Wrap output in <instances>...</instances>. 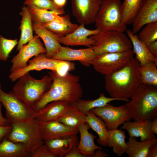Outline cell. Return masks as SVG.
<instances>
[{
  "instance_id": "obj_18",
  "label": "cell",
  "mask_w": 157,
  "mask_h": 157,
  "mask_svg": "<svg viewBox=\"0 0 157 157\" xmlns=\"http://www.w3.org/2000/svg\"><path fill=\"white\" fill-rule=\"evenodd\" d=\"M73 105L65 101H52L39 110L35 118L41 122L57 120Z\"/></svg>"
},
{
  "instance_id": "obj_12",
  "label": "cell",
  "mask_w": 157,
  "mask_h": 157,
  "mask_svg": "<svg viewBox=\"0 0 157 157\" xmlns=\"http://www.w3.org/2000/svg\"><path fill=\"white\" fill-rule=\"evenodd\" d=\"M103 0H72V13L80 24L94 23Z\"/></svg>"
},
{
  "instance_id": "obj_42",
  "label": "cell",
  "mask_w": 157,
  "mask_h": 157,
  "mask_svg": "<svg viewBox=\"0 0 157 157\" xmlns=\"http://www.w3.org/2000/svg\"><path fill=\"white\" fill-rule=\"evenodd\" d=\"M147 47L149 52L157 58V40L150 44Z\"/></svg>"
},
{
  "instance_id": "obj_35",
  "label": "cell",
  "mask_w": 157,
  "mask_h": 157,
  "mask_svg": "<svg viewBox=\"0 0 157 157\" xmlns=\"http://www.w3.org/2000/svg\"><path fill=\"white\" fill-rule=\"evenodd\" d=\"M138 35L139 40L147 46L157 40V22L147 24Z\"/></svg>"
},
{
  "instance_id": "obj_2",
  "label": "cell",
  "mask_w": 157,
  "mask_h": 157,
  "mask_svg": "<svg viewBox=\"0 0 157 157\" xmlns=\"http://www.w3.org/2000/svg\"><path fill=\"white\" fill-rule=\"evenodd\" d=\"M138 61L133 57L124 66L110 74L105 75V88L111 97L129 102L141 83Z\"/></svg>"
},
{
  "instance_id": "obj_43",
  "label": "cell",
  "mask_w": 157,
  "mask_h": 157,
  "mask_svg": "<svg viewBox=\"0 0 157 157\" xmlns=\"http://www.w3.org/2000/svg\"><path fill=\"white\" fill-rule=\"evenodd\" d=\"M2 105L0 102V125L6 126H10V124L7 119L4 117L2 113Z\"/></svg>"
},
{
  "instance_id": "obj_16",
  "label": "cell",
  "mask_w": 157,
  "mask_h": 157,
  "mask_svg": "<svg viewBox=\"0 0 157 157\" xmlns=\"http://www.w3.org/2000/svg\"><path fill=\"white\" fill-rule=\"evenodd\" d=\"M157 22V0H144L132 24V32L136 34L147 24Z\"/></svg>"
},
{
  "instance_id": "obj_8",
  "label": "cell",
  "mask_w": 157,
  "mask_h": 157,
  "mask_svg": "<svg viewBox=\"0 0 157 157\" xmlns=\"http://www.w3.org/2000/svg\"><path fill=\"white\" fill-rule=\"evenodd\" d=\"M94 41L92 47L96 55L123 52L132 48L131 42L124 32L109 30L100 31L89 36Z\"/></svg>"
},
{
  "instance_id": "obj_20",
  "label": "cell",
  "mask_w": 157,
  "mask_h": 157,
  "mask_svg": "<svg viewBox=\"0 0 157 157\" xmlns=\"http://www.w3.org/2000/svg\"><path fill=\"white\" fill-rule=\"evenodd\" d=\"M152 120L126 122L120 126V129H125L130 138L140 137L141 141L151 140L156 138L151 130Z\"/></svg>"
},
{
  "instance_id": "obj_24",
  "label": "cell",
  "mask_w": 157,
  "mask_h": 157,
  "mask_svg": "<svg viewBox=\"0 0 157 157\" xmlns=\"http://www.w3.org/2000/svg\"><path fill=\"white\" fill-rule=\"evenodd\" d=\"M126 31L131 42L133 51L135 55V58L139 62L140 66H143L150 61L157 63V58L149 52L147 46L139 40L138 35L133 34L130 29H127Z\"/></svg>"
},
{
  "instance_id": "obj_7",
  "label": "cell",
  "mask_w": 157,
  "mask_h": 157,
  "mask_svg": "<svg viewBox=\"0 0 157 157\" xmlns=\"http://www.w3.org/2000/svg\"><path fill=\"white\" fill-rule=\"evenodd\" d=\"M75 68L73 63L48 58L45 53H42L30 59L25 67L11 72L9 77L12 81L14 82L31 71L44 69L50 70L60 76H64Z\"/></svg>"
},
{
  "instance_id": "obj_27",
  "label": "cell",
  "mask_w": 157,
  "mask_h": 157,
  "mask_svg": "<svg viewBox=\"0 0 157 157\" xmlns=\"http://www.w3.org/2000/svg\"><path fill=\"white\" fill-rule=\"evenodd\" d=\"M115 100H120L128 102L126 100L118 98L107 97L102 93L99 97L94 100H85L80 99L74 105L78 110L86 115L93 109L105 106L110 102Z\"/></svg>"
},
{
  "instance_id": "obj_33",
  "label": "cell",
  "mask_w": 157,
  "mask_h": 157,
  "mask_svg": "<svg viewBox=\"0 0 157 157\" xmlns=\"http://www.w3.org/2000/svg\"><path fill=\"white\" fill-rule=\"evenodd\" d=\"M143 1L144 0H124L122 3L123 21L126 25L132 24Z\"/></svg>"
},
{
  "instance_id": "obj_25",
  "label": "cell",
  "mask_w": 157,
  "mask_h": 157,
  "mask_svg": "<svg viewBox=\"0 0 157 157\" xmlns=\"http://www.w3.org/2000/svg\"><path fill=\"white\" fill-rule=\"evenodd\" d=\"M62 16V21L56 20L41 25L59 38L70 34L76 30L79 25L71 22L69 15H63Z\"/></svg>"
},
{
  "instance_id": "obj_36",
  "label": "cell",
  "mask_w": 157,
  "mask_h": 157,
  "mask_svg": "<svg viewBox=\"0 0 157 157\" xmlns=\"http://www.w3.org/2000/svg\"><path fill=\"white\" fill-rule=\"evenodd\" d=\"M24 4L27 6L54 11L60 15H64L65 13L64 8L57 7L52 0H25Z\"/></svg>"
},
{
  "instance_id": "obj_10",
  "label": "cell",
  "mask_w": 157,
  "mask_h": 157,
  "mask_svg": "<svg viewBox=\"0 0 157 157\" xmlns=\"http://www.w3.org/2000/svg\"><path fill=\"white\" fill-rule=\"evenodd\" d=\"M133 55L131 49L123 52L96 55L90 64L96 71L105 76L123 67L134 57Z\"/></svg>"
},
{
  "instance_id": "obj_5",
  "label": "cell",
  "mask_w": 157,
  "mask_h": 157,
  "mask_svg": "<svg viewBox=\"0 0 157 157\" xmlns=\"http://www.w3.org/2000/svg\"><path fill=\"white\" fill-rule=\"evenodd\" d=\"M10 125L11 131L4 138L24 144L30 153L44 143L40 131L39 121L35 118L27 121L13 122Z\"/></svg>"
},
{
  "instance_id": "obj_31",
  "label": "cell",
  "mask_w": 157,
  "mask_h": 157,
  "mask_svg": "<svg viewBox=\"0 0 157 157\" xmlns=\"http://www.w3.org/2000/svg\"><path fill=\"white\" fill-rule=\"evenodd\" d=\"M86 117L73 105L57 120L69 127L78 129L81 124L86 122Z\"/></svg>"
},
{
  "instance_id": "obj_22",
  "label": "cell",
  "mask_w": 157,
  "mask_h": 157,
  "mask_svg": "<svg viewBox=\"0 0 157 157\" xmlns=\"http://www.w3.org/2000/svg\"><path fill=\"white\" fill-rule=\"evenodd\" d=\"M90 128L86 122L81 124L78 128L80 137L77 147L86 157H93L95 151L97 149L104 150L95 144L94 140L97 136L89 132Z\"/></svg>"
},
{
  "instance_id": "obj_17",
  "label": "cell",
  "mask_w": 157,
  "mask_h": 157,
  "mask_svg": "<svg viewBox=\"0 0 157 157\" xmlns=\"http://www.w3.org/2000/svg\"><path fill=\"white\" fill-rule=\"evenodd\" d=\"M77 135H66L45 140L44 144L57 157H65L77 146L79 141Z\"/></svg>"
},
{
  "instance_id": "obj_15",
  "label": "cell",
  "mask_w": 157,
  "mask_h": 157,
  "mask_svg": "<svg viewBox=\"0 0 157 157\" xmlns=\"http://www.w3.org/2000/svg\"><path fill=\"white\" fill-rule=\"evenodd\" d=\"M85 25L80 24L78 28L72 33L58 38L60 44L65 45L83 46L91 47L94 44L93 40L89 36L99 33L98 29L89 30L86 28Z\"/></svg>"
},
{
  "instance_id": "obj_44",
  "label": "cell",
  "mask_w": 157,
  "mask_h": 157,
  "mask_svg": "<svg viewBox=\"0 0 157 157\" xmlns=\"http://www.w3.org/2000/svg\"><path fill=\"white\" fill-rule=\"evenodd\" d=\"M54 4L60 8H63L65 6L67 0H52Z\"/></svg>"
},
{
  "instance_id": "obj_13",
  "label": "cell",
  "mask_w": 157,
  "mask_h": 157,
  "mask_svg": "<svg viewBox=\"0 0 157 157\" xmlns=\"http://www.w3.org/2000/svg\"><path fill=\"white\" fill-rule=\"evenodd\" d=\"M18 51L11 61V72L25 67L31 58L45 53L46 51L40 37L36 35L27 44L23 45Z\"/></svg>"
},
{
  "instance_id": "obj_38",
  "label": "cell",
  "mask_w": 157,
  "mask_h": 157,
  "mask_svg": "<svg viewBox=\"0 0 157 157\" xmlns=\"http://www.w3.org/2000/svg\"><path fill=\"white\" fill-rule=\"evenodd\" d=\"M30 154L32 157H57L49 151L44 143L38 147Z\"/></svg>"
},
{
  "instance_id": "obj_41",
  "label": "cell",
  "mask_w": 157,
  "mask_h": 157,
  "mask_svg": "<svg viewBox=\"0 0 157 157\" xmlns=\"http://www.w3.org/2000/svg\"><path fill=\"white\" fill-rule=\"evenodd\" d=\"M157 157V142H156L149 147L146 157Z\"/></svg>"
},
{
  "instance_id": "obj_1",
  "label": "cell",
  "mask_w": 157,
  "mask_h": 157,
  "mask_svg": "<svg viewBox=\"0 0 157 157\" xmlns=\"http://www.w3.org/2000/svg\"><path fill=\"white\" fill-rule=\"evenodd\" d=\"M49 75L52 79L49 90L32 107L36 112L53 101H65L74 105L83 95V90L79 82L80 78L69 72L60 76L51 71Z\"/></svg>"
},
{
  "instance_id": "obj_14",
  "label": "cell",
  "mask_w": 157,
  "mask_h": 157,
  "mask_svg": "<svg viewBox=\"0 0 157 157\" xmlns=\"http://www.w3.org/2000/svg\"><path fill=\"white\" fill-rule=\"evenodd\" d=\"M96 55L92 47L74 49L62 46L51 58L69 62L79 61L83 65L89 67Z\"/></svg>"
},
{
  "instance_id": "obj_40",
  "label": "cell",
  "mask_w": 157,
  "mask_h": 157,
  "mask_svg": "<svg viewBox=\"0 0 157 157\" xmlns=\"http://www.w3.org/2000/svg\"><path fill=\"white\" fill-rule=\"evenodd\" d=\"M65 157H86L78 149L77 146L74 148Z\"/></svg>"
},
{
  "instance_id": "obj_26",
  "label": "cell",
  "mask_w": 157,
  "mask_h": 157,
  "mask_svg": "<svg viewBox=\"0 0 157 157\" xmlns=\"http://www.w3.org/2000/svg\"><path fill=\"white\" fill-rule=\"evenodd\" d=\"M30 153L24 144L5 138L0 142V157H30Z\"/></svg>"
},
{
  "instance_id": "obj_19",
  "label": "cell",
  "mask_w": 157,
  "mask_h": 157,
  "mask_svg": "<svg viewBox=\"0 0 157 157\" xmlns=\"http://www.w3.org/2000/svg\"><path fill=\"white\" fill-rule=\"evenodd\" d=\"M39 122L40 131L44 141L66 135L77 134L79 133L78 129L69 127L57 120Z\"/></svg>"
},
{
  "instance_id": "obj_37",
  "label": "cell",
  "mask_w": 157,
  "mask_h": 157,
  "mask_svg": "<svg viewBox=\"0 0 157 157\" xmlns=\"http://www.w3.org/2000/svg\"><path fill=\"white\" fill-rule=\"evenodd\" d=\"M17 39L6 38L0 35V60L6 61L9 55L18 43Z\"/></svg>"
},
{
  "instance_id": "obj_6",
  "label": "cell",
  "mask_w": 157,
  "mask_h": 157,
  "mask_svg": "<svg viewBox=\"0 0 157 157\" xmlns=\"http://www.w3.org/2000/svg\"><path fill=\"white\" fill-rule=\"evenodd\" d=\"M94 23L96 28L100 31H126L127 25L123 21L120 0H103Z\"/></svg>"
},
{
  "instance_id": "obj_29",
  "label": "cell",
  "mask_w": 157,
  "mask_h": 157,
  "mask_svg": "<svg viewBox=\"0 0 157 157\" xmlns=\"http://www.w3.org/2000/svg\"><path fill=\"white\" fill-rule=\"evenodd\" d=\"M156 142V138L139 142L135 137L129 138L126 142L127 148L125 153L129 157H146L150 147Z\"/></svg>"
},
{
  "instance_id": "obj_23",
  "label": "cell",
  "mask_w": 157,
  "mask_h": 157,
  "mask_svg": "<svg viewBox=\"0 0 157 157\" xmlns=\"http://www.w3.org/2000/svg\"><path fill=\"white\" fill-rule=\"evenodd\" d=\"M20 15L22 17L19 27L21 35L16 49L18 51L34 37L32 17L28 6L24 5L22 7Z\"/></svg>"
},
{
  "instance_id": "obj_11",
  "label": "cell",
  "mask_w": 157,
  "mask_h": 157,
  "mask_svg": "<svg viewBox=\"0 0 157 157\" xmlns=\"http://www.w3.org/2000/svg\"><path fill=\"white\" fill-rule=\"evenodd\" d=\"M90 111L103 121L108 131L117 129L120 125L131 119L124 105L116 107L109 103L105 106L93 109Z\"/></svg>"
},
{
  "instance_id": "obj_45",
  "label": "cell",
  "mask_w": 157,
  "mask_h": 157,
  "mask_svg": "<svg viewBox=\"0 0 157 157\" xmlns=\"http://www.w3.org/2000/svg\"><path fill=\"white\" fill-rule=\"evenodd\" d=\"M101 150L102 149H99L95 152L93 157H108L109 156L108 154Z\"/></svg>"
},
{
  "instance_id": "obj_46",
  "label": "cell",
  "mask_w": 157,
  "mask_h": 157,
  "mask_svg": "<svg viewBox=\"0 0 157 157\" xmlns=\"http://www.w3.org/2000/svg\"><path fill=\"white\" fill-rule=\"evenodd\" d=\"M151 130L153 133L157 134V117L152 120Z\"/></svg>"
},
{
  "instance_id": "obj_30",
  "label": "cell",
  "mask_w": 157,
  "mask_h": 157,
  "mask_svg": "<svg viewBox=\"0 0 157 157\" xmlns=\"http://www.w3.org/2000/svg\"><path fill=\"white\" fill-rule=\"evenodd\" d=\"M86 122L90 128L98 135V143L101 146L107 147V136L108 131L103 121L90 111L86 114Z\"/></svg>"
},
{
  "instance_id": "obj_4",
  "label": "cell",
  "mask_w": 157,
  "mask_h": 157,
  "mask_svg": "<svg viewBox=\"0 0 157 157\" xmlns=\"http://www.w3.org/2000/svg\"><path fill=\"white\" fill-rule=\"evenodd\" d=\"M18 80L12 91L32 108L49 90L52 83L49 75L38 79L32 77L29 72Z\"/></svg>"
},
{
  "instance_id": "obj_21",
  "label": "cell",
  "mask_w": 157,
  "mask_h": 157,
  "mask_svg": "<svg viewBox=\"0 0 157 157\" xmlns=\"http://www.w3.org/2000/svg\"><path fill=\"white\" fill-rule=\"evenodd\" d=\"M33 31L44 42L46 56L51 58L62 46L59 37L38 23L33 22Z\"/></svg>"
},
{
  "instance_id": "obj_39",
  "label": "cell",
  "mask_w": 157,
  "mask_h": 157,
  "mask_svg": "<svg viewBox=\"0 0 157 157\" xmlns=\"http://www.w3.org/2000/svg\"><path fill=\"white\" fill-rule=\"evenodd\" d=\"M11 126H6L0 125V142L11 131Z\"/></svg>"
},
{
  "instance_id": "obj_32",
  "label": "cell",
  "mask_w": 157,
  "mask_h": 157,
  "mask_svg": "<svg viewBox=\"0 0 157 157\" xmlns=\"http://www.w3.org/2000/svg\"><path fill=\"white\" fill-rule=\"evenodd\" d=\"M28 7L31 15L33 22L42 25L56 20H63L62 15H60L54 11L32 6Z\"/></svg>"
},
{
  "instance_id": "obj_28",
  "label": "cell",
  "mask_w": 157,
  "mask_h": 157,
  "mask_svg": "<svg viewBox=\"0 0 157 157\" xmlns=\"http://www.w3.org/2000/svg\"><path fill=\"white\" fill-rule=\"evenodd\" d=\"M126 138L124 131L118 129L108 131L107 136V145L112 147L114 153L119 157L125 152L127 145L125 141Z\"/></svg>"
},
{
  "instance_id": "obj_34",
  "label": "cell",
  "mask_w": 157,
  "mask_h": 157,
  "mask_svg": "<svg viewBox=\"0 0 157 157\" xmlns=\"http://www.w3.org/2000/svg\"><path fill=\"white\" fill-rule=\"evenodd\" d=\"M157 63L150 61L140 66L139 70L142 83L157 86Z\"/></svg>"
},
{
  "instance_id": "obj_9",
  "label": "cell",
  "mask_w": 157,
  "mask_h": 157,
  "mask_svg": "<svg viewBox=\"0 0 157 157\" xmlns=\"http://www.w3.org/2000/svg\"><path fill=\"white\" fill-rule=\"evenodd\" d=\"M0 102L5 109V118L10 125L13 122L32 119L37 114L12 91L7 93L3 91L0 83Z\"/></svg>"
},
{
  "instance_id": "obj_3",
  "label": "cell",
  "mask_w": 157,
  "mask_h": 157,
  "mask_svg": "<svg viewBox=\"0 0 157 157\" xmlns=\"http://www.w3.org/2000/svg\"><path fill=\"white\" fill-rule=\"evenodd\" d=\"M124 105L134 121L153 120L157 117V87L141 83Z\"/></svg>"
}]
</instances>
